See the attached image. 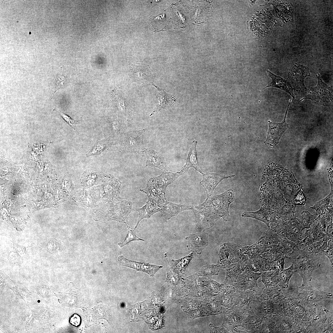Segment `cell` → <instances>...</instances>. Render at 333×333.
<instances>
[{
	"label": "cell",
	"instance_id": "19",
	"mask_svg": "<svg viewBox=\"0 0 333 333\" xmlns=\"http://www.w3.org/2000/svg\"><path fill=\"white\" fill-rule=\"evenodd\" d=\"M291 101V100H290L284 119L282 122L275 123L270 121H268L269 128L265 142L270 146L274 147L278 143L281 137L288 127V125L286 122V118Z\"/></svg>",
	"mask_w": 333,
	"mask_h": 333
},
{
	"label": "cell",
	"instance_id": "18",
	"mask_svg": "<svg viewBox=\"0 0 333 333\" xmlns=\"http://www.w3.org/2000/svg\"><path fill=\"white\" fill-rule=\"evenodd\" d=\"M117 260L120 265L146 273L151 277H153L157 271L163 267L162 266L132 261L125 258L123 255L119 256Z\"/></svg>",
	"mask_w": 333,
	"mask_h": 333
},
{
	"label": "cell",
	"instance_id": "13",
	"mask_svg": "<svg viewBox=\"0 0 333 333\" xmlns=\"http://www.w3.org/2000/svg\"><path fill=\"white\" fill-rule=\"evenodd\" d=\"M145 130L143 129L129 131L123 134V144L125 151L137 154L143 153L145 149L143 139Z\"/></svg>",
	"mask_w": 333,
	"mask_h": 333
},
{
	"label": "cell",
	"instance_id": "10",
	"mask_svg": "<svg viewBox=\"0 0 333 333\" xmlns=\"http://www.w3.org/2000/svg\"><path fill=\"white\" fill-rule=\"evenodd\" d=\"M242 318V327L249 332L261 333L268 331V322L269 319L262 318L257 316L250 306L245 309Z\"/></svg>",
	"mask_w": 333,
	"mask_h": 333
},
{
	"label": "cell",
	"instance_id": "23",
	"mask_svg": "<svg viewBox=\"0 0 333 333\" xmlns=\"http://www.w3.org/2000/svg\"><path fill=\"white\" fill-rule=\"evenodd\" d=\"M286 291L282 289L277 285L275 286L266 287L263 290L261 295L257 296L261 299L267 300L279 303L282 302L283 300L287 298Z\"/></svg>",
	"mask_w": 333,
	"mask_h": 333
},
{
	"label": "cell",
	"instance_id": "30",
	"mask_svg": "<svg viewBox=\"0 0 333 333\" xmlns=\"http://www.w3.org/2000/svg\"><path fill=\"white\" fill-rule=\"evenodd\" d=\"M139 212V217L137 224L134 230V231L142 219H149L155 213L160 211V207L153 201L148 199L146 204L141 208L137 209Z\"/></svg>",
	"mask_w": 333,
	"mask_h": 333
},
{
	"label": "cell",
	"instance_id": "40",
	"mask_svg": "<svg viewBox=\"0 0 333 333\" xmlns=\"http://www.w3.org/2000/svg\"><path fill=\"white\" fill-rule=\"evenodd\" d=\"M125 224L127 228L128 231L123 241L118 243V245L121 248H122L132 241L145 240L144 239H141L137 236L134 232V230L131 229L130 227L127 225L126 223Z\"/></svg>",
	"mask_w": 333,
	"mask_h": 333
},
{
	"label": "cell",
	"instance_id": "31",
	"mask_svg": "<svg viewBox=\"0 0 333 333\" xmlns=\"http://www.w3.org/2000/svg\"><path fill=\"white\" fill-rule=\"evenodd\" d=\"M225 268L227 273L224 284L232 285L236 282L239 276L245 271V269H247L242 264H233L227 266Z\"/></svg>",
	"mask_w": 333,
	"mask_h": 333
},
{
	"label": "cell",
	"instance_id": "17",
	"mask_svg": "<svg viewBox=\"0 0 333 333\" xmlns=\"http://www.w3.org/2000/svg\"><path fill=\"white\" fill-rule=\"evenodd\" d=\"M268 327L270 332H290L297 331L293 321L290 318L282 315L275 314L269 318Z\"/></svg>",
	"mask_w": 333,
	"mask_h": 333
},
{
	"label": "cell",
	"instance_id": "2",
	"mask_svg": "<svg viewBox=\"0 0 333 333\" xmlns=\"http://www.w3.org/2000/svg\"><path fill=\"white\" fill-rule=\"evenodd\" d=\"M326 223L328 224L323 217L319 216L316 218L304 233V237L298 245V248H306L316 254L325 251L329 240L326 236Z\"/></svg>",
	"mask_w": 333,
	"mask_h": 333
},
{
	"label": "cell",
	"instance_id": "16",
	"mask_svg": "<svg viewBox=\"0 0 333 333\" xmlns=\"http://www.w3.org/2000/svg\"><path fill=\"white\" fill-rule=\"evenodd\" d=\"M310 76L308 67L296 63L289 71L288 77L291 82L294 89L298 92L307 90L304 84L305 78Z\"/></svg>",
	"mask_w": 333,
	"mask_h": 333
},
{
	"label": "cell",
	"instance_id": "4",
	"mask_svg": "<svg viewBox=\"0 0 333 333\" xmlns=\"http://www.w3.org/2000/svg\"><path fill=\"white\" fill-rule=\"evenodd\" d=\"M234 198V193L230 189L220 195H212L200 205L208 208L212 212L227 221L229 217V205Z\"/></svg>",
	"mask_w": 333,
	"mask_h": 333
},
{
	"label": "cell",
	"instance_id": "7",
	"mask_svg": "<svg viewBox=\"0 0 333 333\" xmlns=\"http://www.w3.org/2000/svg\"><path fill=\"white\" fill-rule=\"evenodd\" d=\"M317 78V85L311 88L308 94L299 101L310 99L316 105L329 106L333 100L332 89L322 81L319 73Z\"/></svg>",
	"mask_w": 333,
	"mask_h": 333
},
{
	"label": "cell",
	"instance_id": "42",
	"mask_svg": "<svg viewBox=\"0 0 333 333\" xmlns=\"http://www.w3.org/2000/svg\"><path fill=\"white\" fill-rule=\"evenodd\" d=\"M54 109L59 112L61 117L74 130H76V125L80 120H74L69 116L57 108L55 107Z\"/></svg>",
	"mask_w": 333,
	"mask_h": 333
},
{
	"label": "cell",
	"instance_id": "34",
	"mask_svg": "<svg viewBox=\"0 0 333 333\" xmlns=\"http://www.w3.org/2000/svg\"><path fill=\"white\" fill-rule=\"evenodd\" d=\"M41 246L43 250L52 254L62 251L64 247L59 240L53 238L46 240L42 243Z\"/></svg>",
	"mask_w": 333,
	"mask_h": 333
},
{
	"label": "cell",
	"instance_id": "44",
	"mask_svg": "<svg viewBox=\"0 0 333 333\" xmlns=\"http://www.w3.org/2000/svg\"><path fill=\"white\" fill-rule=\"evenodd\" d=\"M56 80V91L64 87L68 82L65 76L63 75H58Z\"/></svg>",
	"mask_w": 333,
	"mask_h": 333
},
{
	"label": "cell",
	"instance_id": "8",
	"mask_svg": "<svg viewBox=\"0 0 333 333\" xmlns=\"http://www.w3.org/2000/svg\"><path fill=\"white\" fill-rule=\"evenodd\" d=\"M254 313L262 318L269 319L275 314H283V303L258 298L256 295L250 304Z\"/></svg>",
	"mask_w": 333,
	"mask_h": 333
},
{
	"label": "cell",
	"instance_id": "41",
	"mask_svg": "<svg viewBox=\"0 0 333 333\" xmlns=\"http://www.w3.org/2000/svg\"><path fill=\"white\" fill-rule=\"evenodd\" d=\"M208 281H204V284L212 292L217 293L219 291L223 284H220L211 279Z\"/></svg>",
	"mask_w": 333,
	"mask_h": 333
},
{
	"label": "cell",
	"instance_id": "37",
	"mask_svg": "<svg viewBox=\"0 0 333 333\" xmlns=\"http://www.w3.org/2000/svg\"><path fill=\"white\" fill-rule=\"evenodd\" d=\"M193 253L192 252L188 255L178 260H171L173 266L178 270L181 275L184 274L188 264L192 259Z\"/></svg>",
	"mask_w": 333,
	"mask_h": 333
},
{
	"label": "cell",
	"instance_id": "14",
	"mask_svg": "<svg viewBox=\"0 0 333 333\" xmlns=\"http://www.w3.org/2000/svg\"><path fill=\"white\" fill-rule=\"evenodd\" d=\"M132 209V203L126 200L117 203H109L106 210V219L108 220H115L125 224V220Z\"/></svg>",
	"mask_w": 333,
	"mask_h": 333
},
{
	"label": "cell",
	"instance_id": "3",
	"mask_svg": "<svg viewBox=\"0 0 333 333\" xmlns=\"http://www.w3.org/2000/svg\"><path fill=\"white\" fill-rule=\"evenodd\" d=\"M287 298L296 300L307 307H310L323 299L331 298L332 294L324 292L318 287L306 285L286 291Z\"/></svg>",
	"mask_w": 333,
	"mask_h": 333
},
{
	"label": "cell",
	"instance_id": "47",
	"mask_svg": "<svg viewBox=\"0 0 333 333\" xmlns=\"http://www.w3.org/2000/svg\"><path fill=\"white\" fill-rule=\"evenodd\" d=\"M19 14H22V11H20V12L19 13Z\"/></svg>",
	"mask_w": 333,
	"mask_h": 333
},
{
	"label": "cell",
	"instance_id": "35",
	"mask_svg": "<svg viewBox=\"0 0 333 333\" xmlns=\"http://www.w3.org/2000/svg\"><path fill=\"white\" fill-rule=\"evenodd\" d=\"M280 272L275 271H265L261 273L262 281L265 287L277 285L279 282V273Z\"/></svg>",
	"mask_w": 333,
	"mask_h": 333
},
{
	"label": "cell",
	"instance_id": "26",
	"mask_svg": "<svg viewBox=\"0 0 333 333\" xmlns=\"http://www.w3.org/2000/svg\"><path fill=\"white\" fill-rule=\"evenodd\" d=\"M246 290L240 291L235 289L233 294L232 306L246 309L250 306V304L256 294L253 291Z\"/></svg>",
	"mask_w": 333,
	"mask_h": 333
},
{
	"label": "cell",
	"instance_id": "12",
	"mask_svg": "<svg viewBox=\"0 0 333 333\" xmlns=\"http://www.w3.org/2000/svg\"><path fill=\"white\" fill-rule=\"evenodd\" d=\"M192 210L195 214L196 229L204 232L212 227L220 217L212 212L208 208L201 206H193Z\"/></svg>",
	"mask_w": 333,
	"mask_h": 333
},
{
	"label": "cell",
	"instance_id": "43",
	"mask_svg": "<svg viewBox=\"0 0 333 333\" xmlns=\"http://www.w3.org/2000/svg\"><path fill=\"white\" fill-rule=\"evenodd\" d=\"M333 239L328 241L326 250L322 253L326 255L329 259L331 265L333 267Z\"/></svg>",
	"mask_w": 333,
	"mask_h": 333
},
{
	"label": "cell",
	"instance_id": "22",
	"mask_svg": "<svg viewBox=\"0 0 333 333\" xmlns=\"http://www.w3.org/2000/svg\"><path fill=\"white\" fill-rule=\"evenodd\" d=\"M143 153L146 158V167H155L162 170L172 171L167 165L162 156L159 153L154 150L145 148Z\"/></svg>",
	"mask_w": 333,
	"mask_h": 333
},
{
	"label": "cell",
	"instance_id": "20",
	"mask_svg": "<svg viewBox=\"0 0 333 333\" xmlns=\"http://www.w3.org/2000/svg\"><path fill=\"white\" fill-rule=\"evenodd\" d=\"M186 239L188 241L187 249L199 255L208 245V234L204 232L190 234Z\"/></svg>",
	"mask_w": 333,
	"mask_h": 333
},
{
	"label": "cell",
	"instance_id": "33",
	"mask_svg": "<svg viewBox=\"0 0 333 333\" xmlns=\"http://www.w3.org/2000/svg\"><path fill=\"white\" fill-rule=\"evenodd\" d=\"M268 210L263 206H262L260 209L257 211L245 212L242 215L243 217H251L260 220L264 223L269 228L270 221L268 219Z\"/></svg>",
	"mask_w": 333,
	"mask_h": 333
},
{
	"label": "cell",
	"instance_id": "38",
	"mask_svg": "<svg viewBox=\"0 0 333 333\" xmlns=\"http://www.w3.org/2000/svg\"><path fill=\"white\" fill-rule=\"evenodd\" d=\"M293 273L292 265L288 268L283 270L279 273L280 281L277 285L282 289H287L288 287L289 280Z\"/></svg>",
	"mask_w": 333,
	"mask_h": 333
},
{
	"label": "cell",
	"instance_id": "24",
	"mask_svg": "<svg viewBox=\"0 0 333 333\" xmlns=\"http://www.w3.org/2000/svg\"><path fill=\"white\" fill-rule=\"evenodd\" d=\"M150 85L155 87L158 92L156 97L157 104L155 109L150 114V116L159 110L167 109L174 105L175 103L176 99L173 96L167 93L163 89L160 88L153 83H151Z\"/></svg>",
	"mask_w": 333,
	"mask_h": 333
},
{
	"label": "cell",
	"instance_id": "32",
	"mask_svg": "<svg viewBox=\"0 0 333 333\" xmlns=\"http://www.w3.org/2000/svg\"><path fill=\"white\" fill-rule=\"evenodd\" d=\"M197 142L194 140L190 148L187 156L185 165L180 171L184 173L191 167L194 168L196 170L203 175L204 173L199 168L197 161L196 147Z\"/></svg>",
	"mask_w": 333,
	"mask_h": 333
},
{
	"label": "cell",
	"instance_id": "27",
	"mask_svg": "<svg viewBox=\"0 0 333 333\" xmlns=\"http://www.w3.org/2000/svg\"><path fill=\"white\" fill-rule=\"evenodd\" d=\"M266 71L268 76L272 79V81L265 88L271 87L279 88L285 91L294 99H295V97L293 92L294 88L289 82L273 74L269 70Z\"/></svg>",
	"mask_w": 333,
	"mask_h": 333
},
{
	"label": "cell",
	"instance_id": "36",
	"mask_svg": "<svg viewBox=\"0 0 333 333\" xmlns=\"http://www.w3.org/2000/svg\"><path fill=\"white\" fill-rule=\"evenodd\" d=\"M112 145V141L110 139H103L97 141L90 151L86 154V156L88 157L92 155H100L102 152L108 149Z\"/></svg>",
	"mask_w": 333,
	"mask_h": 333
},
{
	"label": "cell",
	"instance_id": "5",
	"mask_svg": "<svg viewBox=\"0 0 333 333\" xmlns=\"http://www.w3.org/2000/svg\"><path fill=\"white\" fill-rule=\"evenodd\" d=\"M279 235L297 245L304 237V230L299 217L293 216L282 221L274 228Z\"/></svg>",
	"mask_w": 333,
	"mask_h": 333
},
{
	"label": "cell",
	"instance_id": "15",
	"mask_svg": "<svg viewBox=\"0 0 333 333\" xmlns=\"http://www.w3.org/2000/svg\"><path fill=\"white\" fill-rule=\"evenodd\" d=\"M245 309L236 306L223 309L224 319L221 326L227 333H235L236 327H242V316Z\"/></svg>",
	"mask_w": 333,
	"mask_h": 333
},
{
	"label": "cell",
	"instance_id": "39",
	"mask_svg": "<svg viewBox=\"0 0 333 333\" xmlns=\"http://www.w3.org/2000/svg\"><path fill=\"white\" fill-rule=\"evenodd\" d=\"M220 268L218 265L208 264L202 267L198 273L199 275L207 277L210 279L213 275H218Z\"/></svg>",
	"mask_w": 333,
	"mask_h": 333
},
{
	"label": "cell",
	"instance_id": "45",
	"mask_svg": "<svg viewBox=\"0 0 333 333\" xmlns=\"http://www.w3.org/2000/svg\"><path fill=\"white\" fill-rule=\"evenodd\" d=\"M14 249L21 256L23 257L27 253V248L25 246L20 245L13 243Z\"/></svg>",
	"mask_w": 333,
	"mask_h": 333
},
{
	"label": "cell",
	"instance_id": "11",
	"mask_svg": "<svg viewBox=\"0 0 333 333\" xmlns=\"http://www.w3.org/2000/svg\"><path fill=\"white\" fill-rule=\"evenodd\" d=\"M261 273H255L246 269L239 276L236 282L232 286L237 290L245 291L249 290L255 292L256 295H260L264 288L258 287L257 280L261 277Z\"/></svg>",
	"mask_w": 333,
	"mask_h": 333
},
{
	"label": "cell",
	"instance_id": "6",
	"mask_svg": "<svg viewBox=\"0 0 333 333\" xmlns=\"http://www.w3.org/2000/svg\"><path fill=\"white\" fill-rule=\"evenodd\" d=\"M332 313L321 306L315 304L308 331L329 332L332 331Z\"/></svg>",
	"mask_w": 333,
	"mask_h": 333
},
{
	"label": "cell",
	"instance_id": "28",
	"mask_svg": "<svg viewBox=\"0 0 333 333\" xmlns=\"http://www.w3.org/2000/svg\"><path fill=\"white\" fill-rule=\"evenodd\" d=\"M235 288L231 285L223 284L217 294L216 299L226 308L232 306L233 294Z\"/></svg>",
	"mask_w": 333,
	"mask_h": 333
},
{
	"label": "cell",
	"instance_id": "1",
	"mask_svg": "<svg viewBox=\"0 0 333 333\" xmlns=\"http://www.w3.org/2000/svg\"><path fill=\"white\" fill-rule=\"evenodd\" d=\"M292 263L294 272L299 273L303 282L302 286L306 285L310 281L313 271L318 268L320 263L316 253L306 248H294L288 257Z\"/></svg>",
	"mask_w": 333,
	"mask_h": 333
},
{
	"label": "cell",
	"instance_id": "29",
	"mask_svg": "<svg viewBox=\"0 0 333 333\" xmlns=\"http://www.w3.org/2000/svg\"><path fill=\"white\" fill-rule=\"evenodd\" d=\"M130 70L133 77L140 80L150 79L152 74L149 65L144 64L131 62Z\"/></svg>",
	"mask_w": 333,
	"mask_h": 333
},
{
	"label": "cell",
	"instance_id": "21",
	"mask_svg": "<svg viewBox=\"0 0 333 333\" xmlns=\"http://www.w3.org/2000/svg\"><path fill=\"white\" fill-rule=\"evenodd\" d=\"M203 179L199 184L202 185L206 192L207 197L212 195L217 185L223 179L231 178L234 175L226 176L214 173H206L202 175Z\"/></svg>",
	"mask_w": 333,
	"mask_h": 333
},
{
	"label": "cell",
	"instance_id": "9",
	"mask_svg": "<svg viewBox=\"0 0 333 333\" xmlns=\"http://www.w3.org/2000/svg\"><path fill=\"white\" fill-rule=\"evenodd\" d=\"M184 173L180 171L173 172L163 171L159 176L152 177L148 180L145 188L153 193L165 196L168 185Z\"/></svg>",
	"mask_w": 333,
	"mask_h": 333
},
{
	"label": "cell",
	"instance_id": "46",
	"mask_svg": "<svg viewBox=\"0 0 333 333\" xmlns=\"http://www.w3.org/2000/svg\"><path fill=\"white\" fill-rule=\"evenodd\" d=\"M80 317L76 314H73L69 319V323L72 325L77 327L79 326L81 323Z\"/></svg>",
	"mask_w": 333,
	"mask_h": 333
},
{
	"label": "cell",
	"instance_id": "25",
	"mask_svg": "<svg viewBox=\"0 0 333 333\" xmlns=\"http://www.w3.org/2000/svg\"><path fill=\"white\" fill-rule=\"evenodd\" d=\"M159 207L161 214L167 220L176 216L181 212L186 210H192L193 206L178 204L167 201L166 200Z\"/></svg>",
	"mask_w": 333,
	"mask_h": 333
}]
</instances>
